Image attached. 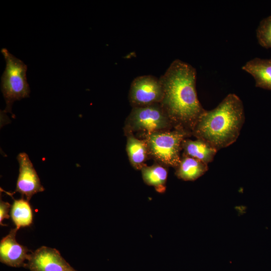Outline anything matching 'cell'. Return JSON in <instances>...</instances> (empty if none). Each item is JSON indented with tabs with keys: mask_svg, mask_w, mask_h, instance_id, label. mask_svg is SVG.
I'll use <instances>...</instances> for the list:
<instances>
[{
	"mask_svg": "<svg viewBox=\"0 0 271 271\" xmlns=\"http://www.w3.org/2000/svg\"><path fill=\"white\" fill-rule=\"evenodd\" d=\"M173 125L161 104L132 107L125 121L124 133H141L143 137L171 130Z\"/></svg>",
	"mask_w": 271,
	"mask_h": 271,
	"instance_id": "obj_5",
	"label": "cell"
},
{
	"mask_svg": "<svg viewBox=\"0 0 271 271\" xmlns=\"http://www.w3.org/2000/svg\"><path fill=\"white\" fill-rule=\"evenodd\" d=\"M244 121L242 101L237 95L230 93L215 108L206 110L196 123L192 136L219 151L237 140Z\"/></svg>",
	"mask_w": 271,
	"mask_h": 271,
	"instance_id": "obj_2",
	"label": "cell"
},
{
	"mask_svg": "<svg viewBox=\"0 0 271 271\" xmlns=\"http://www.w3.org/2000/svg\"><path fill=\"white\" fill-rule=\"evenodd\" d=\"M196 75V70L192 65L176 59L160 78L164 91L162 107L174 128L191 136L196 123L206 110L198 100Z\"/></svg>",
	"mask_w": 271,
	"mask_h": 271,
	"instance_id": "obj_1",
	"label": "cell"
},
{
	"mask_svg": "<svg viewBox=\"0 0 271 271\" xmlns=\"http://www.w3.org/2000/svg\"><path fill=\"white\" fill-rule=\"evenodd\" d=\"M126 151L130 165L136 170H141L146 166L149 157V150L145 139H139L131 132L126 133Z\"/></svg>",
	"mask_w": 271,
	"mask_h": 271,
	"instance_id": "obj_11",
	"label": "cell"
},
{
	"mask_svg": "<svg viewBox=\"0 0 271 271\" xmlns=\"http://www.w3.org/2000/svg\"><path fill=\"white\" fill-rule=\"evenodd\" d=\"M183 154L197 159L206 164L213 161L217 150L205 141L186 138L182 144Z\"/></svg>",
	"mask_w": 271,
	"mask_h": 271,
	"instance_id": "obj_12",
	"label": "cell"
},
{
	"mask_svg": "<svg viewBox=\"0 0 271 271\" xmlns=\"http://www.w3.org/2000/svg\"><path fill=\"white\" fill-rule=\"evenodd\" d=\"M258 44L265 49L271 48V16L263 19L256 30Z\"/></svg>",
	"mask_w": 271,
	"mask_h": 271,
	"instance_id": "obj_16",
	"label": "cell"
},
{
	"mask_svg": "<svg viewBox=\"0 0 271 271\" xmlns=\"http://www.w3.org/2000/svg\"><path fill=\"white\" fill-rule=\"evenodd\" d=\"M168 167L158 163L152 166H145L141 170L144 182L153 186L159 193H164L166 189Z\"/></svg>",
	"mask_w": 271,
	"mask_h": 271,
	"instance_id": "obj_14",
	"label": "cell"
},
{
	"mask_svg": "<svg viewBox=\"0 0 271 271\" xmlns=\"http://www.w3.org/2000/svg\"><path fill=\"white\" fill-rule=\"evenodd\" d=\"M242 69L254 78L256 87L271 90V58H254L247 62Z\"/></svg>",
	"mask_w": 271,
	"mask_h": 271,
	"instance_id": "obj_10",
	"label": "cell"
},
{
	"mask_svg": "<svg viewBox=\"0 0 271 271\" xmlns=\"http://www.w3.org/2000/svg\"><path fill=\"white\" fill-rule=\"evenodd\" d=\"M18 229H12L0 242V261L12 267H25L29 259L30 250L17 241Z\"/></svg>",
	"mask_w": 271,
	"mask_h": 271,
	"instance_id": "obj_9",
	"label": "cell"
},
{
	"mask_svg": "<svg viewBox=\"0 0 271 271\" xmlns=\"http://www.w3.org/2000/svg\"><path fill=\"white\" fill-rule=\"evenodd\" d=\"M68 271H76L72 267Z\"/></svg>",
	"mask_w": 271,
	"mask_h": 271,
	"instance_id": "obj_18",
	"label": "cell"
},
{
	"mask_svg": "<svg viewBox=\"0 0 271 271\" xmlns=\"http://www.w3.org/2000/svg\"><path fill=\"white\" fill-rule=\"evenodd\" d=\"M19 164V173L15 192L25 196L27 200L35 194L43 192L45 189L28 155L20 153L17 156Z\"/></svg>",
	"mask_w": 271,
	"mask_h": 271,
	"instance_id": "obj_7",
	"label": "cell"
},
{
	"mask_svg": "<svg viewBox=\"0 0 271 271\" xmlns=\"http://www.w3.org/2000/svg\"><path fill=\"white\" fill-rule=\"evenodd\" d=\"M26 267L31 271H68L72 266L58 250L43 246L31 253Z\"/></svg>",
	"mask_w": 271,
	"mask_h": 271,
	"instance_id": "obj_8",
	"label": "cell"
},
{
	"mask_svg": "<svg viewBox=\"0 0 271 271\" xmlns=\"http://www.w3.org/2000/svg\"><path fill=\"white\" fill-rule=\"evenodd\" d=\"M11 207V204L8 202H5L1 199L0 201V224L1 225L4 226V224L3 221L5 219H9L10 215L9 212H10V208Z\"/></svg>",
	"mask_w": 271,
	"mask_h": 271,
	"instance_id": "obj_17",
	"label": "cell"
},
{
	"mask_svg": "<svg viewBox=\"0 0 271 271\" xmlns=\"http://www.w3.org/2000/svg\"><path fill=\"white\" fill-rule=\"evenodd\" d=\"M163 95L160 78L151 75H142L132 81L128 99L132 107H143L161 103Z\"/></svg>",
	"mask_w": 271,
	"mask_h": 271,
	"instance_id": "obj_6",
	"label": "cell"
},
{
	"mask_svg": "<svg viewBox=\"0 0 271 271\" xmlns=\"http://www.w3.org/2000/svg\"><path fill=\"white\" fill-rule=\"evenodd\" d=\"M175 169V175L184 181H194L208 170V165L195 158L182 154Z\"/></svg>",
	"mask_w": 271,
	"mask_h": 271,
	"instance_id": "obj_13",
	"label": "cell"
},
{
	"mask_svg": "<svg viewBox=\"0 0 271 271\" xmlns=\"http://www.w3.org/2000/svg\"><path fill=\"white\" fill-rule=\"evenodd\" d=\"M190 136L184 130L173 128L146 135L144 139L147 143L150 158L156 163L175 168L180 161L182 142Z\"/></svg>",
	"mask_w": 271,
	"mask_h": 271,
	"instance_id": "obj_4",
	"label": "cell"
},
{
	"mask_svg": "<svg viewBox=\"0 0 271 271\" xmlns=\"http://www.w3.org/2000/svg\"><path fill=\"white\" fill-rule=\"evenodd\" d=\"M1 53L6 64L1 84V91L6 103L4 112L12 114L13 103L30 96L31 91L27 78V65L6 48H3Z\"/></svg>",
	"mask_w": 271,
	"mask_h": 271,
	"instance_id": "obj_3",
	"label": "cell"
},
{
	"mask_svg": "<svg viewBox=\"0 0 271 271\" xmlns=\"http://www.w3.org/2000/svg\"><path fill=\"white\" fill-rule=\"evenodd\" d=\"M10 216L16 228L18 230L21 227L30 226L33 220L32 209L29 201L24 197L21 199H14L11 206Z\"/></svg>",
	"mask_w": 271,
	"mask_h": 271,
	"instance_id": "obj_15",
	"label": "cell"
}]
</instances>
